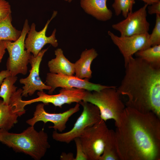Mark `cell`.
Segmentation results:
<instances>
[{"label": "cell", "instance_id": "cell-31", "mask_svg": "<svg viewBox=\"0 0 160 160\" xmlns=\"http://www.w3.org/2000/svg\"><path fill=\"white\" fill-rule=\"evenodd\" d=\"M143 1L148 5H150L154 3L159 2L160 0H141Z\"/></svg>", "mask_w": 160, "mask_h": 160}, {"label": "cell", "instance_id": "cell-11", "mask_svg": "<svg viewBox=\"0 0 160 160\" xmlns=\"http://www.w3.org/2000/svg\"><path fill=\"white\" fill-rule=\"evenodd\" d=\"M46 84L51 87L49 94H52L56 88H75L92 91H99L108 86L90 82L86 79H81L75 76L59 74L48 73L46 79Z\"/></svg>", "mask_w": 160, "mask_h": 160}, {"label": "cell", "instance_id": "cell-25", "mask_svg": "<svg viewBox=\"0 0 160 160\" xmlns=\"http://www.w3.org/2000/svg\"><path fill=\"white\" fill-rule=\"evenodd\" d=\"M11 7L6 0H0V21L11 15Z\"/></svg>", "mask_w": 160, "mask_h": 160}, {"label": "cell", "instance_id": "cell-17", "mask_svg": "<svg viewBox=\"0 0 160 160\" xmlns=\"http://www.w3.org/2000/svg\"><path fill=\"white\" fill-rule=\"evenodd\" d=\"M94 48L86 49L83 51L80 58L74 63L75 76L88 80L91 78L92 72L90 69L91 63L98 56Z\"/></svg>", "mask_w": 160, "mask_h": 160}, {"label": "cell", "instance_id": "cell-15", "mask_svg": "<svg viewBox=\"0 0 160 160\" xmlns=\"http://www.w3.org/2000/svg\"><path fill=\"white\" fill-rule=\"evenodd\" d=\"M48 48L42 49L36 57L32 54L29 63L31 69L29 74L26 78H21L20 83L24 85L22 87V96L27 97L28 95H33L36 91L48 90L51 87L44 83L41 80L39 76V68L42 58Z\"/></svg>", "mask_w": 160, "mask_h": 160}, {"label": "cell", "instance_id": "cell-26", "mask_svg": "<svg viewBox=\"0 0 160 160\" xmlns=\"http://www.w3.org/2000/svg\"><path fill=\"white\" fill-rule=\"evenodd\" d=\"M74 140L76 150V155L74 160H88L79 137L75 138Z\"/></svg>", "mask_w": 160, "mask_h": 160}, {"label": "cell", "instance_id": "cell-2", "mask_svg": "<svg viewBox=\"0 0 160 160\" xmlns=\"http://www.w3.org/2000/svg\"><path fill=\"white\" fill-rule=\"evenodd\" d=\"M124 67V76L117 89L128 97L126 107L143 113L152 112L160 118V68L133 57Z\"/></svg>", "mask_w": 160, "mask_h": 160}, {"label": "cell", "instance_id": "cell-9", "mask_svg": "<svg viewBox=\"0 0 160 160\" xmlns=\"http://www.w3.org/2000/svg\"><path fill=\"white\" fill-rule=\"evenodd\" d=\"M86 91L75 88H63L60 90L59 94L54 95L47 94L43 91H39L37 93V97L28 100H22V102L25 107L34 103L41 102L45 105L51 103L61 108L65 104L79 103L83 100Z\"/></svg>", "mask_w": 160, "mask_h": 160}, {"label": "cell", "instance_id": "cell-23", "mask_svg": "<svg viewBox=\"0 0 160 160\" xmlns=\"http://www.w3.org/2000/svg\"><path fill=\"white\" fill-rule=\"evenodd\" d=\"M135 0H114L112 6L116 15L119 16L121 13L125 18L128 14L132 12V8Z\"/></svg>", "mask_w": 160, "mask_h": 160}, {"label": "cell", "instance_id": "cell-22", "mask_svg": "<svg viewBox=\"0 0 160 160\" xmlns=\"http://www.w3.org/2000/svg\"><path fill=\"white\" fill-rule=\"evenodd\" d=\"M99 160H120L116 147L114 132L112 129H110L103 153Z\"/></svg>", "mask_w": 160, "mask_h": 160}, {"label": "cell", "instance_id": "cell-30", "mask_svg": "<svg viewBox=\"0 0 160 160\" xmlns=\"http://www.w3.org/2000/svg\"><path fill=\"white\" fill-rule=\"evenodd\" d=\"M10 75L11 74L9 72L7 69L2 70L0 72V86H1L4 79Z\"/></svg>", "mask_w": 160, "mask_h": 160}, {"label": "cell", "instance_id": "cell-29", "mask_svg": "<svg viewBox=\"0 0 160 160\" xmlns=\"http://www.w3.org/2000/svg\"><path fill=\"white\" fill-rule=\"evenodd\" d=\"M60 159L62 160H74L75 158L71 153H63L60 156Z\"/></svg>", "mask_w": 160, "mask_h": 160}, {"label": "cell", "instance_id": "cell-27", "mask_svg": "<svg viewBox=\"0 0 160 160\" xmlns=\"http://www.w3.org/2000/svg\"><path fill=\"white\" fill-rule=\"evenodd\" d=\"M147 8L149 14L160 15V1L148 5Z\"/></svg>", "mask_w": 160, "mask_h": 160}, {"label": "cell", "instance_id": "cell-32", "mask_svg": "<svg viewBox=\"0 0 160 160\" xmlns=\"http://www.w3.org/2000/svg\"><path fill=\"white\" fill-rule=\"evenodd\" d=\"M65 0V1H68V2H71V1L72 0Z\"/></svg>", "mask_w": 160, "mask_h": 160}, {"label": "cell", "instance_id": "cell-1", "mask_svg": "<svg viewBox=\"0 0 160 160\" xmlns=\"http://www.w3.org/2000/svg\"><path fill=\"white\" fill-rule=\"evenodd\" d=\"M114 132L120 160H160V118L126 107Z\"/></svg>", "mask_w": 160, "mask_h": 160}, {"label": "cell", "instance_id": "cell-24", "mask_svg": "<svg viewBox=\"0 0 160 160\" xmlns=\"http://www.w3.org/2000/svg\"><path fill=\"white\" fill-rule=\"evenodd\" d=\"M156 22L152 33L149 34L148 47L160 44V15H156Z\"/></svg>", "mask_w": 160, "mask_h": 160}, {"label": "cell", "instance_id": "cell-12", "mask_svg": "<svg viewBox=\"0 0 160 160\" xmlns=\"http://www.w3.org/2000/svg\"><path fill=\"white\" fill-rule=\"evenodd\" d=\"M108 34L123 55L124 65L137 52L148 48V33L129 36H118L108 31Z\"/></svg>", "mask_w": 160, "mask_h": 160}, {"label": "cell", "instance_id": "cell-21", "mask_svg": "<svg viewBox=\"0 0 160 160\" xmlns=\"http://www.w3.org/2000/svg\"><path fill=\"white\" fill-rule=\"evenodd\" d=\"M17 79V76L10 75L3 80L0 89V97L6 104L9 103L10 99L17 91V87L14 84Z\"/></svg>", "mask_w": 160, "mask_h": 160}, {"label": "cell", "instance_id": "cell-7", "mask_svg": "<svg viewBox=\"0 0 160 160\" xmlns=\"http://www.w3.org/2000/svg\"><path fill=\"white\" fill-rule=\"evenodd\" d=\"M79 103L83 107V110L73 127L65 132L58 133L57 131H54L52 137L55 140L69 143L75 138L79 137L87 127L94 124L101 119L99 110L97 106L83 101Z\"/></svg>", "mask_w": 160, "mask_h": 160}, {"label": "cell", "instance_id": "cell-5", "mask_svg": "<svg viewBox=\"0 0 160 160\" xmlns=\"http://www.w3.org/2000/svg\"><path fill=\"white\" fill-rule=\"evenodd\" d=\"M30 28L28 20L26 19L18 39L13 42L7 41L6 49L9 57L7 62L6 67L11 75L16 76L19 74L25 75L27 73L28 65L31 54L25 49V41Z\"/></svg>", "mask_w": 160, "mask_h": 160}, {"label": "cell", "instance_id": "cell-13", "mask_svg": "<svg viewBox=\"0 0 160 160\" xmlns=\"http://www.w3.org/2000/svg\"><path fill=\"white\" fill-rule=\"evenodd\" d=\"M57 13V11H54L50 19L47 21L44 27L40 31L36 30V25L34 23L31 25L27 34V37L25 40V47L26 50L32 53L34 56H36L47 44H50L55 47L58 46L57 40L55 37L56 29L54 30L50 36H47L46 35L49 24Z\"/></svg>", "mask_w": 160, "mask_h": 160}, {"label": "cell", "instance_id": "cell-6", "mask_svg": "<svg viewBox=\"0 0 160 160\" xmlns=\"http://www.w3.org/2000/svg\"><path fill=\"white\" fill-rule=\"evenodd\" d=\"M110 131L102 119L84 131L79 137L88 160H99Z\"/></svg>", "mask_w": 160, "mask_h": 160}, {"label": "cell", "instance_id": "cell-14", "mask_svg": "<svg viewBox=\"0 0 160 160\" xmlns=\"http://www.w3.org/2000/svg\"><path fill=\"white\" fill-rule=\"evenodd\" d=\"M22 89H17L11 97L9 103L0 100V129H10L17 122V118L25 113L22 102Z\"/></svg>", "mask_w": 160, "mask_h": 160}, {"label": "cell", "instance_id": "cell-10", "mask_svg": "<svg viewBox=\"0 0 160 160\" xmlns=\"http://www.w3.org/2000/svg\"><path fill=\"white\" fill-rule=\"evenodd\" d=\"M45 104L41 103L38 104L36 108L33 116L28 120L26 123L31 126H34L40 121L44 124L50 122L54 124L49 128H53L55 131L62 132L66 128V124L70 118L80 110V104L77 103L73 107L62 113H50L47 112L44 108Z\"/></svg>", "mask_w": 160, "mask_h": 160}, {"label": "cell", "instance_id": "cell-16", "mask_svg": "<svg viewBox=\"0 0 160 160\" xmlns=\"http://www.w3.org/2000/svg\"><path fill=\"white\" fill-rule=\"evenodd\" d=\"M107 0H80L81 7L85 12L99 20H110L113 13L107 6Z\"/></svg>", "mask_w": 160, "mask_h": 160}, {"label": "cell", "instance_id": "cell-4", "mask_svg": "<svg viewBox=\"0 0 160 160\" xmlns=\"http://www.w3.org/2000/svg\"><path fill=\"white\" fill-rule=\"evenodd\" d=\"M86 91L82 101L93 104L98 108L101 119L106 121L113 119L115 126L125 108L120 98V94L115 86H110L99 91Z\"/></svg>", "mask_w": 160, "mask_h": 160}, {"label": "cell", "instance_id": "cell-18", "mask_svg": "<svg viewBox=\"0 0 160 160\" xmlns=\"http://www.w3.org/2000/svg\"><path fill=\"white\" fill-rule=\"evenodd\" d=\"M55 57L48 61V66L50 73L61 75L72 76L75 73L74 63L64 56L61 48L55 51Z\"/></svg>", "mask_w": 160, "mask_h": 160}, {"label": "cell", "instance_id": "cell-3", "mask_svg": "<svg viewBox=\"0 0 160 160\" xmlns=\"http://www.w3.org/2000/svg\"><path fill=\"white\" fill-rule=\"evenodd\" d=\"M0 142L15 151L28 155L35 160H40L50 147L48 136L43 129L39 132L30 126L20 133H10L0 129Z\"/></svg>", "mask_w": 160, "mask_h": 160}, {"label": "cell", "instance_id": "cell-20", "mask_svg": "<svg viewBox=\"0 0 160 160\" xmlns=\"http://www.w3.org/2000/svg\"><path fill=\"white\" fill-rule=\"evenodd\" d=\"M135 54L136 57L155 67L160 68V44L139 50Z\"/></svg>", "mask_w": 160, "mask_h": 160}, {"label": "cell", "instance_id": "cell-28", "mask_svg": "<svg viewBox=\"0 0 160 160\" xmlns=\"http://www.w3.org/2000/svg\"><path fill=\"white\" fill-rule=\"evenodd\" d=\"M7 41H0V64L5 53Z\"/></svg>", "mask_w": 160, "mask_h": 160}, {"label": "cell", "instance_id": "cell-19", "mask_svg": "<svg viewBox=\"0 0 160 160\" xmlns=\"http://www.w3.org/2000/svg\"><path fill=\"white\" fill-rule=\"evenodd\" d=\"M12 20L11 15L0 21V41H14L20 36L21 31L13 26Z\"/></svg>", "mask_w": 160, "mask_h": 160}, {"label": "cell", "instance_id": "cell-8", "mask_svg": "<svg viewBox=\"0 0 160 160\" xmlns=\"http://www.w3.org/2000/svg\"><path fill=\"white\" fill-rule=\"evenodd\" d=\"M148 5L129 13L124 20L112 25L119 32L121 36H129L148 33L150 24L147 20L146 9Z\"/></svg>", "mask_w": 160, "mask_h": 160}]
</instances>
